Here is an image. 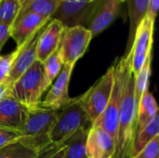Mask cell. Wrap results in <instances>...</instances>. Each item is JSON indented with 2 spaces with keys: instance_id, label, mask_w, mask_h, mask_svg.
<instances>
[{
  "instance_id": "cell-1",
  "label": "cell",
  "mask_w": 159,
  "mask_h": 158,
  "mask_svg": "<svg viewBox=\"0 0 159 158\" xmlns=\"http://www.w3.org/2000/svg\"><path fill=\"white\" fill-rule=\"evenodd\" d=\"M137 129V109L134 100V76L128 70L118 110L116 153L113 158H133V142Z\"/></svg>"
},
{
  "instance_id": "cell-2",
  "label": "cell",
  "mask_w": 159,
  "mask_h": 158,
  "mask_svg": "<svg viewBox=\"0 0 159 158\" xmlns=\"http://www.w3.org/2000/svg\"><path fill=\"white\" fill-rule=\"evenodd\" d=\"M58 110H50L41 106L29 110L19 142L36 152L50 143V134Z\"/></svg>"
},
{
  "instance_id": "cell-3",
  "label": "cell",
  "mask_w": 159,
  "mask_h": 158,
  "mask_svg": "<svg viewBox=\"0 0 159 158\" xmlns=\"http://www.w3.org/2000/svg\"><path fill=\"white\" fill-rule=\"evenodd\" d=\"M44 65L35 61L10 88V96L25 106L28 110L39 107L43 90Z\"/></svg>"
},
{
  "instance_id": "cell-4",
  "label": "cell",
  "mask_w": 159,
  "mask_h": 158,
  "mask_svg": "<svg viewBox=\"0 0 159 158\" xmlns=\"http://www.w3.org/2000/svg\"><path fill=\"white\" fill-rule=\"evenodd\" d=\"M91 127L92 123L81 104L80 96L74 98L68 104L58 110L50 141L54 143H62L78 129Z\"/></svg>"
},
{
  "instance_id": "cell-5",
  "label": "cell",
  "mask_w": 159,
  "mask_h": 158,
  "mask_svg": "<svg viewBox=\"0 0 159 158\" xmlns=\"http://www.w3.org/2000/svg\"><path fill=\"white\" fill-rule=\"evenodd\" d=\"M115 66V81L109 102L102 113V115L93 123L92 126L101 127L111 134L112 137L116 139L117 133V119L118 110L122 98V91L124 80L128 70L130 68L129 59L124 55L120 60L114 64Z\"/></svg>"
},
{
  "instance_id": "cell-6",
  "label": "cell",
  "mask_w": 159,
  "mask_h": 158,
  "mask_svg": "<svg viewBox=\"0 0 159 158\" xmlns=\"http://www.w3.org/2000/svg\"><path fill=\"white\" fill-rule=\"evenodd\" d=\"M114 81L115 66L113 65L86 93L80 96L81 104L92 125L102 115L109 102Z\"/></svg>"
},
{
  "instance_id": "cell-7",
  "label": "cell",
  "mask_w": 159,
  "mask_h": 158,
  "mask_svg": "<svg viewBox=\"0 0 159 158\" xmlns=\"http://www.w3.org/2000/svg\"><path fill=\"white\" fill-rule=\"evenodd\" d=\"M102 0H61L51 19L58 20L64 27L88 28Z\"/></svg>"
},
{
  "instance_id": "cell-8",
  "label": "cell",
  "mask_w": 159,
  "mask_h": 158,
  "mask_svg": "<svg viewBox=\"0 0 159 158\" xmlns=\"http://www.w3.org/2000/svg\"><path fill=\"white\" fill-rule=\"evenodd\" d=\"M92 38L90 31L86 27H64L58 47L63 64L75 66L87 51Z\"/></svg>"
},
{
  "instance_id": "cell-9",
  "label": "cell",
  "mask_w": 159,
  "mask_h": 158,
  "mask_svg": "<svg viewBox=\"0 0 159 158\" xmlns=\"http://www.w3.org/2000/svg\"><path fill=\"white\" fill-rule=\"evenodd\" d=\"M155 21L144 17L138 25L130 48L125 56L129 59L133 76L142 69L146 59L152 54Z\"/></svg>"
},
{
  "instance_id": "cell-10",
  "label": "cell",
  "mask_w": 159,
  "mask_h": 158,
  "mask_svg": "<svg viewBox=\"0 0 159 158\" xmlns=\"http://www.w3.org/2000/svg\"><path fill=\"white\" fill-rule=\"evenodd\" d=\"M75 66L63 64L61 71L57 76L52 87L48 92L45 100L40 102L41 107L50 110H60L68 104L72 98L69 97L68 88L71 79V74Z\"/></svg>"
},
{
  "instance_id": "cell-11",
  "label": "cell",
  "mask_w": 159,
  "mask_h": 158,
  "mask_svg": "<svg viewBox=\"0 0 159 158\" xmlns=\"http://www.w3.org/2000/svg\"><path fill=\"white\" fill-rule=\"evenodd\" d=\"M116 153V139L101 127L92 126L87 138V157L113 158Z\"/></svg>"
},
{
  "instance_id": "cell-12",
  "label": "cell",
  "mask_w": 159,
  "mask_h": 158,
  "mask_svg": "<svg viewBox=\"0 0 159 158\" xmlns=\"http://www.w3.org/2000/svg\"><path fill=\"white\" fill-rule=\"evenodd\" d=\"M29 110L7 95L0 101V129L21 131Z\"/></svg>"
},
{
  "instance_id": "cell-13",
  "label": "cell",
  "mask_w": 159,
  "mask_h": 158,
  "mask_svg": "<svg viewBox=\"0 0 159 158\" xmlns=\"http://www.w3.org/2000/svg\"><path fill=\"white\" fill-rule=\"evenodd\" d=\"M64 26L58 20L51 19L42 29L36 44V60L44 62L60 45Z\"/></svg>"
},
{
  "instance_id": "cell-14",
  "label": "cell",
  "mask_w": 159,
  "mask_h": 158,
  "mask_svg": "<svg viewBox=\"0 0 159 158\" xmlns=\"http://www.w3.org/2000/svg\"><path fill=\"white\" fill-rule=\"evenodd\" d=\"M42 29L43 28L34 34L21 47H17L19 49L18 54L15 57L5 80L7 83L12 85L36 61V44Z\"/></svg>"
},
{
  "instance_id": "cell-15",
  "label": "cell",
  "mask_w": 159,
  "mask_h": 158,
  "mask_svg": "<svg viewBox=\"0 0 159 158\" xmlns=\"http://www.w3.org/2000/svg\"><path fill=\"white\" fill-rule=\"evenodd\" d=\"M49 20L34 13H27L18 18L11 26L10 32V36L16 42L17 47H21Z\"/></svg>"
},
{
  "instance_id": "cell-16",
  "label": "cell",
  "mask_w": 159,
  "mask_h": 158,
  "mask_svg": "<svg viewBox=\"0 0 159 158\" xmlns=\"http://www.w3.org/2000/svg\"><path fill=\"white\" fill-rule=\"evenodd\" d=\"M121 0H102L91 19L88 29L92 37L100 34L107 29L120 15Z\"/></svg>"
},
{
  "instance_id": "cell-17",
  "label": "cell",
  "mask_w": 159,
  "mask_h": 158,
  "mask_svg": "<svg viewBox=\"0 0 159 158\" xmlns=\"http://www.w3.org/2000/svg\"><path fill=\"white\" fill-rule=\"evenodd\" d=\"M158 115V106L157 101L148 89L143 93L139 103L137 113V129L136 133L143 130Z\"/></svg>"
},
{
  "instance_id": "cell-18",
  "label": "cell",
  "mask_w": 159,
  "mask_h": 158,
  "mask_svg": "<svg viewBox=\"0 0 159 158\" xmlns=\"http://www.w3.org/2000/svg\"><path fill=\"white\" fill-rule=\"evenodd\" d=\"M89 129H80L62 142L65 145L63 158H88L87 138Z\"/></svg>"
},
{
  "instance_id": "cell-19",
  "label": "cell",
  "mask_w": 159,
  "mask_h": 158,
  "mask_svg": "<svg viewBox=\"0 0 159 158\" xmlns=\"http://www.w3.org/2000/svg\"><path fill=\"white\" fill-rule=\"evenodd\" d=\"M149 0H129V33L127 45L126 54L129 52L132 44L136 29L142 20L145 17Z\"/></svg>"
},
{
  "instance_id": "cell-20",
  "label": "cell",
  "mask_w": 159,
  "mask_h": 158,
  "mask_svg": "<svg viewBox=\"0 0 159 158\" xmlns=\"http://www.w3.org/2000/svg\"><path fill=\"white\" fill-rule=\"evenodd\" d=\"M61 2V0H32L20 9L18 18L27 13H34L43 18L51 20V17L60 7Z\"/></svg>"
},
{
  "instance_id": "cell-21",
  "label": "cell",
  "mask_w": 159,
  "mask_h": 158,
  "mask_svg": "<svg viewBox=\"0 0 159 158\" xmlns=\"http://www.w3.org/2000/svg\"><path fill=\"white\" fill-rule=\"evenodd\" d=\"M44 81H43V90L44 92L48 87L54 82V80L59 75L60 72L63 67V61L61 57L59 50L57 49L53 52L44 62Z\"/></svg>"
},
{
  "instance_id": "cell-22",
  "label": "cell",
  "mask_w": 159,
  "mask_h": 158,
  "mask_svg": "<svg viewBox=\"0 0 159 158\" xmlns=\"http://www.w3.org/2000/svg\"><path fill=\"white\" fill-rule=\"evenodd\" d=\"M151 63H152V54L148 56L140 72L137 74V75L134 76V100H135V106L137 109V113H138V107L142 96L148 89L149 77L151 74Z\"/></svg>"
},
{
  "instance_id": "cell-23",
  "label": "cell",
  "mask_w": 159,
  "mask_h": 158,
  "mask_svg": "<svg viewBox=\"0 0 159 158\" xmlns=\"http://www.w3.org/2000/svg\"><path fill=\"white\" fill-rule=\"evenodd\" d=\"M159 116L158 115L140 132L136 133L133 142V157L141 152L143 147L153 139L158 136Z\"/></svg>"
},
{
  "instance_id": "cell-24",
  "label": "cell",
  "mask_w": 159,
  "mask_h": 158,
  "mask_svg": "<svg viewBox=\"0 0 159 158\" xmlns=\"http://www.w3.org/2000/svg\"><path fill=\"white\" fill-rule=\"evenodd\" d=\"M37 152L19 141L0 148V158H35Z\"/></svg>"
},
{
  "instance_id": "cell-25",
  "label": "cell",
  "mask_w": 159,
  "mask_h": 158,
  "mask_svg": "<svg viewBox=\"0 0 159 158\" xmlns=\"http://www.w3.org/2000/svg\"><path fill=\"white\" fill-rule=\"evenodd\" d=\"M20 9V0H0V23L12 26Z\"/></svg>"
},
{
  "instance_id": "cell-26",
  "label": "cell",
  "mask_w": 159,
  "mask_h": 158,
  "mask_svg": "<svg viewBox=\"0 0 159 158\" xmlns=\"http://www.w3.org/2000/svg\"><path fill=\"white\" fill-rule=\"evenodd\" d=\"M64 152V144L50 142L37 152L35 158H63Z\"/></svg>"
},
{
  "instance_id": "cell-27",
  "label": "cell",
  "mask_w": 159,
  "mask_h": 158,
  "mask_svg": "<svg viewBox=\"0 0 159 158\" xmlns=\"http://www.w3.org/2000/svg\"><path fill=\"white\" fill-rule=\"evenodd\" d=\"M133 158H159V136L147 143Z\"/></svg>"
},
{
  "instance_id": "cell-28",
  "label": "cell",
  "mask_w": 159,
  "mask_h": 158,
  "mask_svg": "<svg viewBox=\"0 0 159 158\" xmlns=\"http://www.w3.org/2000/svg\"><path fill=\"white\" fill-rule=\"evenodd\" d=\"M18 50L19 49L16 47V49L9 54L3 55V56L0 55V84L6 80L7 74L9 72V69H10V66H11L15 57L18 54Z\"/></svg>"
},
{
  "instance_id": "cell-29",
  "label": "cell",
  "mask_w": 159,
  "mask_h": 158,
  "mask_svg": "<svg viewBox=\"0 0 159 158\" xmlns=\"http://www.w3.org/2000/svg\"><path fill=\"white\" fill-rule=\"evenodd\" d=\"M20 135H21L20 132L17 130L0 129V148L13 142L19 141Z\"/></svg>"
},
{
  "instance_id": "cell-30",
  "label": "cell",
  "mask_w": 159,
  "mask_h": 158,
  "mask_svg": "<svg viewBox=\"0 0 159 158\" xmlns=\"http://www.w3.org/2000/svg\"><path fill=\"white\" fill-rule=\"evenodd\" d=\"M159 0H149L148 2V7H147V11L145 14V17L152 21L156 20L157 11H158Z\"/></svg>"
},
{
  "instance_id": "cell-31",
  "label": "cell",
  "mask_w": 159,
  "mask_h": 158,
  "mask_svg": "<svg viewBox=\"0 0 159 158\" xmlns=\"http://www.w3.org/2000/svg\"><path fill=\"white\" fill-rule=\"evenodd\" d=\"M10 32L11 26L0 23V52L7 40L10 37Z\"/></svg>"
},
{
  "instance_id": "cell-32",
  "label": "cell",
  "mask_w": 159,
  "mask_h": 158,
  "mask_svg": "<svg viewBox=\"0 0 159 158\" xmlns=\"http://www.w3.org/2000/svg\"><path fill=\"white\" fill-rule=\"evenodd\" d=\"M10 88L11 85L7 83L6 81L0 84V101L3 100L6 96L10 94Z\"/></svg>"
},
{
  "instance_id": "cell-33",
  "label": "cell",
  "mask_w": 159,
  "mask_h": 158,
  "mask_svg": "<svg viewBox=\"0 0 159 158\" xmlns=\"http://www.w3.org/2000/svg\"><path fill=\"white\" fill-rule=\"evenodd\" d=\"M32 0H20V5H21V8H23L28 3H30Z\"/></svg>"
},
{
  "instance_id": "cell-34",
  "label": "cell",
  "mask_w": 159,
  "mask_h": 158,
  "mask_svg": "<svg viewBox=\"0 0 159 158\" xmlns=\"http://www.w3.org/2000/svg\"><path fill=\"white\" fill-rule=\"evenodd\" d=\"M121 1H122V2H125V1H126V0H121Z\"/></svg>"
}]
</instances>
